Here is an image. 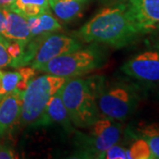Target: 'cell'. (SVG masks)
Returning <instances> with one entry per match:
<instances>
[{"label": "cell", "instance_id": "1", "mask_svg": "<svg viewBox=\"0 0 159 159\" xmlns=\"http://www.w3.org/2000/svg\"><path fill=\"white\" fill-rule=\"evenodd\" d=\"M125 2H116L101 9L78 31L86 43L122 48L134 43L141 35Z\"/></svg>", "mask_w": 159, "mask_h": 159}, {"label": "cell", "instance_id": "2", "mask_svg": "<svg viewBox=\"0 0 159 159\" xmlns=\"http://www.w3.org/2000/svg\"><path fill=\"white\" fill-rule=\"evenodd\" d=\"M94 84L100 113L116 121L123 122L131 117L142 99V89L132 82H107L103 77L95 76Z\"/></svg>", "mask_w": 159, "mask_h": 159}, {"label": "cell", "instance_id": "3", "mask_svg": "<svg viewBox=\"0 0 159 159\" xmlns=\"http://www.w3.org/2000/svg\"><path fill=\"white\" fill-rule=\"evenodd\" d=\"M58 93L75 126L89 127L102 117L97 106L94 77L67 78Z\"/></svg>", "mask_w": 159, "mask_h": 159}, {"label": "cell", "instance_id": "4", "mask_svg": "<svg viewBox=\"0 0 159 159\" xmlns=\"http://www.w3.org/2000/svg\"><path fill=\"white\" fill-rule=\"evenodd\" d=\"M105 60V52L96 43L55 57L37 71L65 78L79 77L101 67Z\"/></svg>", "mask_w": 159, "mask_h": 159}, {"label": "cell", "instance_id": "5", "mask_svg": "<svg viewBox=\"0 0 159 159\" xmlns=\"http://www.w3.org/2000/svg\"><path fill=\"white\" fill-rule=\"evenodd\" d=\"M66 79L49 74L34 76L23 92L20 124L30 127L34 125L43 113L51 97L60 89Z\"/></svg>", "mask_w": 159, "mask_h": 159}, {"label": "cell", "instance_id": "6", "mask_svg": "<svg viewBox=\"0 0 159 159\" xmlns=\"http://www.w3.org/2000/svg\"><path fill=\"white\" fill-rule=\"evenodd\" d=\"M88 135L79 134V157L99 158L100 155L114 144L119 143L122 134V124L119 121L102 117L90 125Z\"/></svg>", "mask_w": 159, "mask_h": 159}, {"label": "cell", "instance_id": "7", "mask_svg": "<svg viewBox=\"0 0 159 159\" xmlns=\"http://www.w3.org/2000/svg\"><path fill=\"white\" fill-rule=\"evenodd\" d=\"M120 70L128 77L144 83L159 82V45L133 56Z\"/></svg>", "mask_w": 159, "mask_h": 159}, {"label": "cell", "instance_id": "8", "mask_svg": "<svg viewBox=\"0 0 159 159\" xmlns=\"http://www.w3.org/2000/svg\"><path fill=\"white\" fill-rule=\"evenodd\" d=\"M81 47L82 44L78 40L67 35L52 33L48 34L41 43L29 66L37 71L40 66H43L51 59L76 51Z\"/></svg>", "mask_w": 159, "mask_h": 159}, {"label": "cell", "instance_id": "9", "mask_svg": "<svg viewBox=\"0 0 159 159\" xmlns=\"http://www.w3.org/2000/svg\"><path fill=\"white\" fill-rule=\"evenodd\" d=\"M125 3L134 23L142 34L157 29L159 0H128Z\"/></svg>", "mask_w": 159, "mask_h": 159}, {"label": "cell", "instance_id": "10", "mask_svg": "<svg viewBox=\"0 0 159 159\" xmlns=\"http://www.w3.org/2000/svg\"><path fill=\"white\" fill-rule=\"evenodd\" d=\"M23 92L14 89L0 99V138L6 136L20 122Z\"/></svg>", "mask_w": 159, "mask_h": 159}, {"label": "cell", "instance_id": "11", "mask_svg": "<svg viewBox=\"0 0 159 159\" xmlns=\"http://www.w3.org/2000/svg\"><path fill=\"white\" fill-rule=\"evenodd\" d=\"M55 124L62 125L66 130H73V123L69 118L67 111L64 105L58 91L51 97L46 105L43 113L31 127H45Z\"/></svg>", "mask_w": 159, "mask_h": 159}, {"label": "cell", "instance_id": "12", "mask_svg": "<svg viewBox=\"0 0 159 159\" xmlns=\"http://www.w3.org/2000/svg\"><path fill=\"white\" fill-rule=\"evenodd\" d=\"M3 11L6 16L7 41L27 43L31 38L27 17L11 11V9H3Z\"/></svg>", "mask_w": 159, "mask_h": 159}, {"label": "cell", "instance_id": "13", "mask_svg": "<svg viewBox=\"0 0 159 159\" xmlns=\"http://www.w3.org/2000/svg\"><path fill=\"white\" fill-rule=\"evenodd\" d=\"M53 13L64 22H71L79 18L86 6L82 0H48Z\"/></svg>", "mask_w": 159, "mask_h": 159}, {"label": "cell", "instance_id": "14", "mask_svg": "<svg viewBox=\"0 0 159 159\" xmlns=\"http://www.w3.org/2000/svg\"><path fill=\"white\" fill-rule=\"evenodd\" d=\"M31 37L43 34H52L62 29L61 24L48 11L35 17L27 18Z\"/></svg>", "mask_w": 159, "mask_h": 159}, {"label": "cell", "instance_id": "15", "mask_svg": "<svg viewBox=\"0 0 159 159\" xmlns=\"http://www.w3.org/2000/svg\"><path fill=\"white\" fill-rule=\"evenodd\" d=\"M9 9L29 18L50 11V6L48 0H14Z\"/></svg>", "mask_w": 159, "mask_h": 159}, {"label": "cell", "instance_id": "16", "mask_svg": "<svg viewBox=\"0 0 159 159\" xmlns=\"http://www.w3.org/2000/svg\"><path fill=\"white\" fill-rule=\"evenodd\" d=\"M131 135L145 140L150 148L153 159H159V123L140 125Z\"/></svg>", "mask_w": 159, "mask_h": 159}, {"label": "cell", "instance_id": "17", "mask_svg": "<svg viewBox=\"0 0 159 159\" xmlns=\"http://www.w3.org/2000/svg\"><path fill=\"white\" fill-rule=\"evenodd\" d=\"M134 137V141L127 148V159H153L150 148L145 140Z\"/></svg>", "mask_w": 159, "mask_h": 159}, {"label": "cell", "instance_id": "18", "mask_svg": "<svg viewBox=\"0 0 159 159\" xmlns=\"http://www.w3.org/2000/svg\"><path fill=\"white\" fill-rule=\"evenodd\" d=\"M99 158L105 159H127V148L119 145V144H114L107 150L103 151Z\"/></svg>", "mask_w": 159, "mask_h": 159}, {"label": "cell", "instance_id": "19", "mask_svg": "<svg viewBox=\"0 0 159 159\" xmlns=\"http://www.w3.org/2000/svg\"><path fill=\"white\" fill-rule=\"evenodd\" d=\"M6 20L5 13L3 11V9H0V43L7 47L11 42H8L6 37Z\"/></svg>", "mask_w": 159, "mask_h": 159}, {"label": "cell", "instance_id": "20", "mask_svg": "<svg viewBox=\"0 0 159 159\" xmlns=\"http://www.w3.org/2000/svg\"><path fill=\"white\" fill-rule=\"evenodd\" d=\"M11 62V58L9 56L6 48L0 43V68L10 66Z\"/></svg>", "mask_w": 159, "mask_h": 159}, {"label": "cell", "instance_id": "21", "mask_svg": "<svg viewBox=\"0 0 159 159\" xmlns=\"http://www.w3.org/2000/svg\"><path fill=\"white\" fill-rule=\"evenodd\" d=\"M16 157L14 150L8 145L0 143V159H13Z\"/></svg>", "mask_w": 159, "mask_h": 159}, {"label": "cell", "instance_id": "22", "mask_svg": "<svg viewBox=\"0 0 159 159\" xmlns=\"http://www.w3.org/2000/svg\"><path fill=\"white\" fill-rule=\"evenodd\" d=\"M14 0H0V9H9Z\"/></svg>", "mask_w": 159, "mask_h": 159}, {"label": "cell", "instance_id": "23", "mask_svg": "<svg viewBox=\"0 0 159 159\" xmlns=\"http://www.w3.org/2000/svg\"><path fill=\"white\" fill-rule=\"evenodd\" d=\"M1 74H2V71L0 70V98L3 97V95H2V85H1Z\"/></svg>", "mask_w": 159, "mask_h": 159}, {"label": "cell", "instance_id": "24", "mask_svg": "<svg viewBox=\"0 0 159 159\" xmlns=\"http://www.w3.org/2000/svg\"><path fill=\"white\" fill-rule=\"evenodd\" d=\"M116 2H126V1H128V0H115ZM115 2V3H116Z\"/></svg>", "mask_w": 159, "mask_h": 159}, {"label": "cell", "instance_id": "25", "mask_svg": "<svg viewBox=\"0 0 159 159\" xmlns=\"http://www.w3.org/2000/svg\"><path fill=\"white\" fill-rule=\"evenodd\" d=\"M82 1H84V2H86V3H88L89 1H91V0H82Z\"/></svg>", "mask_w": 159, "mask_h": 159}, {"label": "cell", "instance_id": "26", "mask_svg": "<svg viewBox=\"0 0 159 159\" xmlns=\"http://www.w3.org/2000/svg\"><path fill=\"white\" fill-rule=\"evenodd\" d=\"M157 29L158 30V34H159V25H158V27H157ZM158 37H159V36H158Z\"/></svg>", "mask_w": 159, "mask_h": 159}, {"label": "cell", "instance_id": "27", "mask_svg": "<svg viewBox=\"0 0 159 159\" xmlns=\"http://www.w3.org/2000/svg\"><path fill=\"white\" fill-rule=\"evenodd\" d=\"M0 99H1V98H0Z\"/></svg>", "mask_w": 159, "mask_h": 159}]
</instances>
